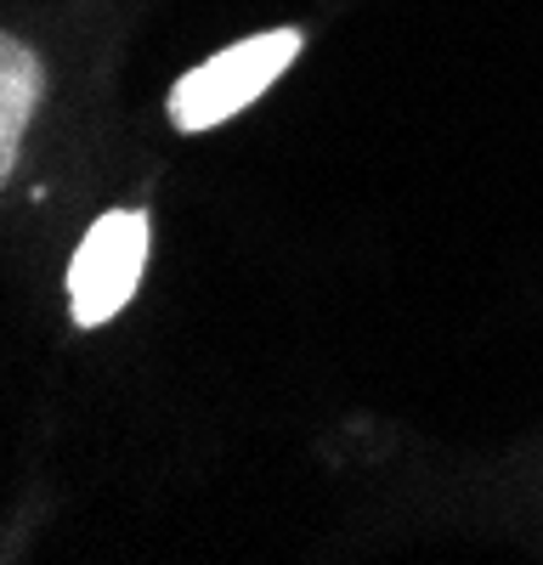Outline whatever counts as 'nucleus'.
<instances>
[{
    "instance_id": "1",
    "label": "nucleus",
    "mask_w": 543,
    "mask_h": 565,
    "mask_svg": "<svg viewBox=\"0 0 543 565\" xmlns=\"http://www.w3.org/2000/svg\"><path fill=\"white\" fill-rule=\"evenodd\" d=\"M295 57H300V34L295 29H272V34H255V40H238V45H226V52H215L210 63H199L193 74L175 79V90H170L175 130H210L221 119H233Z\"/></svg>"
},
{
    "instance_id": "2",
    "label": "nucleus",
    "mask_w": 543,
    "mask_h": 565,
    "mask_svg": "<svg viewBox=\"0 0 543 565\" xmlns=\"http://www.w3.org/2000/svg\"><path fill=\"white\" fill-rule=\"evenodd\" d=\"M148 260V215L142 210H108L97 226L85 232L68 266V306L79 328H103L108 317L125 311V300L142 282Z\"/></svg>"
},
{
    "instance_id": "3",
    "label": "nucleus",
    "mask_w": 543,
    "mask_h": 565,
    "mask_svg": "<svg viewBox=\"0 0 543 565\" xmlns=\"http://www.w3.org/2000/svg\"><path fill=\"white\" fill-rule=\"evenodd\" d=\"M40 103V57L29 52L23 40L0 34V186H7L18 148H23V130L34 119Z\"/></svg>"
}]
</instances>
